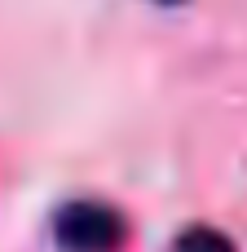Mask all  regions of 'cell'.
<instances>
[{
	"label": "cell",
	"mask_w": 247,
	"mask_h": 252,
	"mask_svg": "<svg viewBox=\"0 0 247 252\" xmlns=\"http://www.w3.org/2000/svg\"><path fill=\"white\" fill-rule=\"evenodd\" d=\"M53 239L62 252H119L128 239V221L119 208H110L102 199H75V204L57 208Z\"/></svg>",
	"instance_id": "obj_1"
},
{
	"label": "cell",
	"mask_w": 247,
	"mask_h": 252,
	"mask_svg": "<svg viewBox=\"0 0 247 252\" xmlns=\"http://www.w3.org/2000/svg\"><path fill=\"white\" fill-rule=\"evenodd\" d=\"M172 252H239V248H234V239H230L225 230H217V226H190V230L177 235Z\"/></svg>",
	"instance_id": "obj_2"
},
{
	"label": "cell",
	"mask_w": 247,
	"mask_h": 252,
	"mask_svg": "<svg viewBox=\"0 0 247 252\" xmlns=\"http://www.w3.org/2000/svg\"><path fill=\"white\" fill-rule=\"evenodd\" d=\"M155 4H181V0H155Z\"/></svg>",
	"instance_id": "obj_3"
}]
</instances>
